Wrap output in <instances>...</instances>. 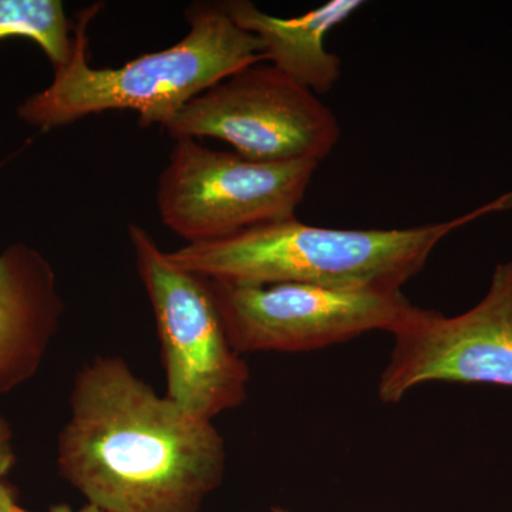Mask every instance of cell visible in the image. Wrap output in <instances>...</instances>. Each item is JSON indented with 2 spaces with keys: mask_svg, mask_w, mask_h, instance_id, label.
<instances>
[{
  "mask_svg": "<svg viewBox=\"0 0 512 512\" xmlns=\"http://www.w3.org/2000/svg\"><path fill=\"white\" fill-rule=\"evenodd\" d=\"M57 467L106 512H198L224 480L227 450L212 421L157 394L123 357L99 356L74 379Z\"/></svg>",
  "mask_w": 512,
  "mask_h": 512,
  "instance_id": "cell-1",
  "label": "cell"
},
{
  "mask_svg": "<svg viewBox=\"0 0 512 512\" xmlns=\"http://www.w3.org/2000/svg\"><path fill=\"white\" fill-rule=\"evenodd\" d=\"M512 210V190L453 220L403 229L315 227L298 218L168 252L185 271L220 284H303L353 291H402L437 245L487 215Z\"/></svg>",
  "mask_w": 512,
  "mask_h": 512,
  "instance_id": "cell-2",
  "label": "cell"
},
{
  "mask_svg": "<svg viewBox=\"0 0 512 512\" xmlns=\"http://www.w3.org/2000/svg\"><path fill=\"white\" fill-rule=\"evenodd\" d=\"M101 6L80 13L74 25L69 62L55 70L49 87L19 107L30 126L62 127L93 114L130 110L141 126L165 127L195 97L252 64L266 62L264 45L239 28L222 2H195L185 10L187 35L158 52L120 67L96 69L89 63L87 28Z\"/></svg>",
  "mask_w": 512,
  "mask_h": 512,
  "instance_id": "cell-3",
  "label": "cell"
},
{
  "mask_svg": "<svg viewBox=\"0 0 512 512\" xmlns=\"http://www.w3.org/2000/svg\"><path fill=\"white\" fill-rule=\"evenodd\" d=\"M128 238L156 320L165 396L202 420L237 409L249 367L229 343L210 282L175 265L140 225H128Z\"/></svg>",
  "mask_w": 512,
  "mask_h": 512,
  "instance_id": "cell-4",
  "label": "cell"
},
{
  "mask_svg": "<svg viewBox=\"0 0 512 512\" xmlns=\"http://www.w3.org/2000/svg\"><path fill=\"white\" fill-rule=\"evenodd\" d=\"M318 168L315 161L261 163L181 138L158 177V214L187 244L292 220Z\"/></svg>",
  "mask_w": 512,
  "mask_h": 512,
  "instance_id": "cell-5",
  "label": "cell"
},
{
  "mask_svg": "<svg viewBox=\"0 0 512 512\" xmlns=\"http://www.w3.org/2000/svg\"><path fill=\"white\" fill-rule=\"evenodd\" d=\"M164 130L174 140L217 138L261 163H322L338 146V117L318 94L269 62L245 67L191 100Z\"/></svg>",
  "mask_w": 512,
  "mask_h": 512,
  "instance_id": "cell-6",
  "label": "cell"
},
{
  "mask_svg": "<svg viewBox=\"0 0 512 512\" xmlns=\"http://www.w3.org/2000/svg\"><path fill=\"white\" fill-rule=\"evenodd\" d=\"M210 286L229 343L241 356L309 352L375 330L392 333L412 306L402 291L303 284Z\"/></svg>",
  "mask_w": 512,
  "mask_h": 512,
  "instance_id": "cell-7",
  "label": "cell"
},
{
  "mask_svg": "<svg viewBox=\"0 0 512 512\" xmlns=\"http://www.w3.org/2000/svg\"><path fill=\"white\" fill-rule=\"evenodd\" d=\"M392 335L379 383L384 403L402 402L430 382L512 387V259L495 266L484 298L467 312L446 316L412 305Z\"/></svg>",
  "mask_w": 512,
  "mask_h": 512,
  "instance_id": "cell-8",
  "label": "cell"
},
{
  "mask_svg": "<svg viewBox=\"0 0 512 512\" xmlns=\"http://www.w3.org/2000/svg\"><path fill=\"white\" fill-rule=\"evenodd\" d=\"M64 302L49 261L25 244L0 254V394L39 372L57 330Z\"/></svg>",
  "mask_w": 512,
  "mask_h": 512,
  "instance_id": "cell-9",
  "label": "cell"
},
{
  "mask_svg": "<svg viewBox=\"0 0 512 512\" xmlns=\"http://www.w3.org/2000/svg\"><path fill=\"white\" fill-rule=\"evenodd\" d=\"M365 5L362 0H330L305 15L278 18L249 0L222 2L239 28L261 40L266 62L318 96L329 93L342 76V60L326 49L325 37Z\"/></svg>",
  "mask_w": 512,
  "mask_h": 512,
  "instance_id": "cell-10",
  "label": "cell"
},
{
  "mask_svg": "<svg viewBox=\"0 0 512 512\" xmlns=\"http://www.w3.org/2000/svg\"><path fill=\"white\" fill-rule=\"evenodd\" d=\"M9 37L36 42L57 70L73 55L74 23L60 0H0V40Z\"/></svg>",
  "mask_w": 512,
  "mask_h": 512,
  "instance_id": "cell-11",
  "label": "cell"
},
{
  "mask_svg": "<svg viewBox=\"0 0 512 512\" xmlns=\"http://www.w3.org/2000/svg\"><path fill=\"white\" fill-rule=\"evenodd\" d=\"M16 464L15 447H13V433L10 424L0 414V481H5Z\"/></svg>",
  "mask_w": 512,
  "mask_h": 512,
  "instance_id": "cell-12",
  "label": "cell"
},
{
  "mask_svg": "<svg viewBox=\"0 0 512 512\" xmlns=\"http://www.w3.org/2000/svg\"><path fill=\"white\" fill-rule=\"evenodd\" d=\"M16 493L5 481H0V512H12L15 508Z\"/></svg>",
  "mask_w": 512,
  "mask_h": 512,
  "instance_id": "cell-13",
  "label": "cell"
},
{
  "mask_svg": "<svg viewBox=\"0 0 512 512\" xmlns=\"http://www.w3.org/2000/svg\"><path fill=\"white\" fill-rule=\"evenodd\" d=\"M12 512H30L28 510H25V508L19 507V505H15V508H13ZM47 512H106L103 510H100L99 507H96V505L93 504H86L84 507L79 508V510H74V508L70 507V505L62 504V505H55V507L50 508Z\"/></svg>",
  "mask_w": 512,
  "mask_h": 512,
  "instance_id": "cell-14",
  "label": "cell"
},
{
  "mask_svg": "<svg viewBox=\"0 0 512 512\" xmlns=\"http://www.w3.org/2000/svg\"><path fill=\"white\" fill-rule=\"evenodd\" d=\"M272 512H291V511H288V510H285V508H272Z\"/></svg>",
  "mask_w": 512,
  "mask_h": 512,
  "instance_id": "cell-15",
  "label": "cell"
}]
</instances>
